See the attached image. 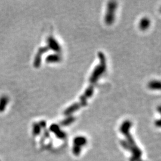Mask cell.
I'll return each instance as SVG.
<instances>
[{"instance_id": "cell-1", "label": "cell", "mask_w": 161, "mask_h": 161, "mask_svg": "<svg viewBox=\"0 0 161 161\" xmlns=\"http://www.w3.org/2000/svg\"><path fill=\"white\" fill-rule=\"evenodd\" d=\"M98 57L100 62L94 69L91 73L90 78V85L86 88L84 93L80 96L79 101L72 104L64 111V115H70L79 109L86 106L88 100L92 97L98 79L106 69V59L104 54L102 52H99Z\"/></svg>"}, {"instance_id": "cell-2", "label": "cell", "mask_w": 161, "mask_h": 161, "mask_svg": "<svg viewBox=\"0 0 161 161\" xmlns=\"http://www.w3.org/2000/svg\"><path fill=\"white\" fill-rule=\"evenodd\" d=\"M117 4L116 1H110L107 3L104 21L107 25H111L115 21V12Z\"/></svg>"}, {"instance_id": "cell-3", "label": "cell", "mask_w": 161, "mask_h": 161, "mask_svg": "<svg viewBox=\"0 0 161 161\" xmlns=\"http://www.w3.org/2000/svg\"><path fill=\"white\" fill-rule=\"evenodd\" d=\"M47 43H48V47L49 50H52L56 53H60L62 51V48L59 44V43L57 41V40L53 36H50L47 38Z\"/></svg>"}, {"instance_id": "cell-4", "label": "cell", "mask_w": 161, "mask_h": 161, "mask_svg": "<svg viewBox=\"0 0 161 161\" xmlns=\"http://www.w3.org/2000/svg\"><path fill=\"white\" fill-rule=\"evenodd\" d=\"M49 50V49L48 47H44L39 48L38 51V53L35 57V61H34V65L36 67H38L40 65H41V56L43 54L46 52H47Z\"/></svg>"}, {"instance_id": "cell-5", "label": "cell", "mask_w": 161, "mask_h": 161, "mask_svg": "<svg viewBox=\"0 0 161 161\" xmlns=\"http://www.w3.org/2000/svg\"><path fill=\"white\" fill-rule=\"evenodd\" d=\"M150 25V21L147 17L142 18L139 22V28L141 30L144 31L147 30Z\"/></svg>"}, {"instance_id": "cell-6", "label": "cell", "mask_w": 161, "mask_h": 161, "mask_svg": "<svg viewBox=\"0 0 161 161\" xmlns=\"http://www.w3.org/2000/svg\"><path fill=\"white\" fill-rule=\"evenodd\" d=\"M61 60V57L58 54H53L49 55L46 61L49 63H59Z\"/></svg>"}, {"instance_id": "cell-7", "label": "cell", "mask_w": 161, "mask_h": 161, "mask_svg": "<svg viewBox=\"0 0 161 161\" xmlns=\"http://www.w3.org/2000/svg\"><path fill=\"white\" fill-rule=\"evenodd\" d=\"M148 87L149 89L152 90H160V83L159 80H151L148 84Z\"/></svg>"}, {"instance_id": "cell-8", "label": "cell", "mask_w": 161, "mask_h": 161, "mask_svg": "<svg viewBox=\"0 0 161 161\" xmlns=\"http://www.w3.org/2000/svg\"><path fill=\"white\" fill-rule=\"evenodd\" d=\"M75 120V118L72 116L68 117L67 118L64 119L62 121V124L63 125H67L69 124H70L71 123H72L74 120Z\"/></svg>"}, {"instance_id": "cell-9", "label": "cell", "mask_w": 161, "mask_h": 161, "mask_svg": "<svg viewBox=\"0 0 161 161\" xmlns=\"http://www.w3.org/2000/svg\"><path fill=\"white\" fill-rule=\"evenodd\" d=\"M156 125H158L159 127L160 126V120H156Z\"/></svg>"}]
</instances>
